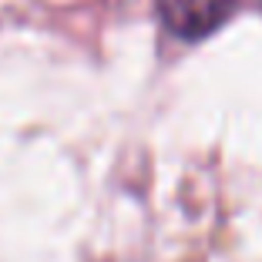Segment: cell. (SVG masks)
Listing matches in <instances>:
<instances>
[{
    "label": "cell",
    "instance_id": "6da1fadb",
    "mask_svg": "<svg viewBox=\"0 0 262 262\" xmlns=\"http://www.w3.org/2000/svg\"><path fill=\"white\" fill-rule=\"evenodd\" d=\"M239 0H158L165 27L182 40H202L232 17Z\"/></svg>",
    "mask_w": 262,
    "mask_h": 262
}]
</instances>
